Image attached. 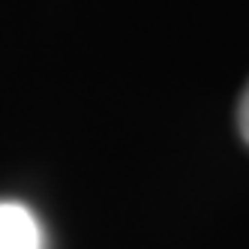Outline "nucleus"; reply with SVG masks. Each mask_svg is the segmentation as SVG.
Returning a JSON list of instances; mask_svg holds the SVG:
<instances>
[{
  "label": "nucleus",
  "mask_w": 249,
  "mask_h": 249,
  "mask_svg": "<svg viewBox=\"0 0 249 249\" xmlns=\"http://www.w3.org/2000/svg\"><path fill=\"white\" fill-rule=\"evenodd\" d=\"M0 249H45V231L27 204L0 201Z\"/></svg>",
  "instance_id": "nucleus-1"
},
{
  "label": "nucleus",
  "mask_w": 249,
  "mask_h": 249,
  "mask_svg": "<svg viewBox=\"0 0 249 249\" xmlns=\"http://www.w3.org/2000/svg\"><path fill=\"white\" fill-rule=\"evenodd\" d=\"M237 120H240L243 138L249 141V87H246V93H243V99H240V114H237Z\"/></svg>",
  "instance_id": "nucleus-2"
}]
</instances>
